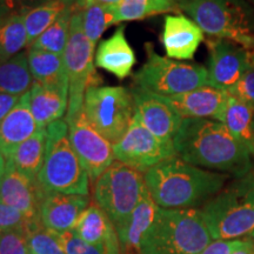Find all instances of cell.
Here are the masks:
<instances>
[{
  "label": "cell",
  "mask_w": 254,
  "mask_h": 254,
  "mask_svg": "<svg viewBox=\"0 0 254 254\" xmlns=\"http://www.w3.org/2000/svg\"><path fill=\"white\" fill-rule=\"evenodd\" d=\"M177 157L196 167L234 176H245L254 166L253 155L213 119L186 118L173 139Z\"/></svg>",
  "instance_id": "6da1fadb"
},
{
  "label": "cell",
  "mask_w": 254,
  "mask_h": 254,
  "mask_svg": "<svg viewBox=\"0 0 254 254\" xmlns=\"http://www.w3.org/2000/svg\"><path fill=\"white\" fill-rule=\"evenodd\" d=\"M228 174L213 172L173 157L144 173L146 187L160 208H198L226 185Z\"/></svg>",
  "instance_id": "7a4b0ae2"
},
{
  "label": "cell",
  "mask_w": 254,
  "mask_h": 254,
  "mask_svg": "<svg viewBox=\"0 0 254 254\" xmlns=\"http://www.w3.org/2000/svg\"><path fill=\"white\" fill-rule=\"evenodd\" d=\"M213 240L241 239L254 234V166L236 178L200 208Z\"/></svg>",
  "instance_id": "3957f363"
},
{
  "label": "cell",
  "mask_w": 254,
  "mask_h": 254,
  "mask_svg": "<svg viewBox=\"0 0 254 254\" xmlns=\"http://www.w3.org/2000/svg\"><path fill=\"white\" fill-rule=\"evenodd\" d=\"M212 240L200 208L159 207L139 254H200Z\"/></svg>",
  "instance_id": "277c9868"
},
{
  "label": "cell",
  "mask_w": 254,
  "mask_h": 254,
  "mask_svg": "<svg viewBox=\"0 0 254 254\" xmlns=\"http://www.w3.org/2000/svg\"><path fill=\"white\" fill-rule=\"evenodd\" d=\"M209 38L254 51V6L246 0H174Z\"/></svg>",
  "instance_id": "5b68a950"
},
{
  "label": "cell",
  "mask_w": 254,
  "mask_h": 254,
  "mask_svg": "<svg viewBox=\"0 0 254 254\" xmlns=\"http://www.w3.org/2000/svg\"><path fill=\"white\" fill-rule=\"evenodd\" d=\"M46 154L38 182L46 192L90 194V177L72 147L68 125L58 120L46 127Z\"/></svg>",
  "instance_id": "8992f818"
},
{
  "label": "cell",
  "mask_w": 254,
  "mask_h": 254,
  "mask_svg": "<svg viewBox=\"0 0 254 254\" xmlns=\"http://www.w3.org/2000/svg\"><path fill=\"white\" fill-rule=\"evenodd\" d=\"M145 50L146 62L133 75L135 87L170 97L208 85V71L205 66L159 56L151 43L146 44Z\"/></svg>",
  "instance_id": "52a82bcc"
},
{
  "label": "cell",
  "mask_w": 254,
  "mask_h": 254,
  "mask_svg": "<svg viewBox=\"0 0 254 254\" xmlns=\"http://www.w3.org/2000/svg\"><path fill=\"white\" fill-rule=\"evenodd\" d=\"M146 189L144 173L114 161L94 183V204L109 215L117 233L123 230Z\"/></svg>",
  "instance_id": "ba28073f"
},
{
  "label": "cell",
  "mask_w": 254,
  "mask_h": 254,
  "mask_svg": "<svg viewBox=\"0 0 254 254\" xmlns=\"http://www.w3.org/2000/svg\"><path fill=\"white\" fill-rule=\"evenodd\" d=\"M95 45L88 40L82 28L81 14L77 8L73 14L68 43L63 58L69 80L68 107L65 122L68 123L82 111L85 93L90 87L100 86L101 77L95 72L93 55Z\"/></svg>",
  "instance_id": "9c48e42d"
},
{
  "label": "cell",
  "mask_w": 254,
  "mask_h": 254,
  "mask_svg": "<svg viewBox=\"0 0 254 254\" xmlns=\"http://www.w3.org/2000/svg\"><path fill=\"white\" fill-rule=\"evenodd\" d=\"M82 110L95 131L114 144L134 118L132 91L123 86L90 87L85 93Z\"/></svg>",
  "instance_id": "30bf717a"
},
{
  "label": "cell",
  "mask_w": 254,
  "mask_h": 254,
  "mask_svg": "<svg viewBox=\"0 0 254 254\" xmlns=\"http://www.w3.org/2000/svg\"><path fill=\"white\" fill-rule=\"evenodd\" d=\"M113 153L117 161L141 173L177 155L173 141L160 140L135 116L125 134L113 144Z\"/></svg>",
  "instance_id": "8fae6325"
},
{
  "label": "cell",
  "mask_w": 254,
  "mask_h": 254,
  "mask_svg": "<svg viewBox=\"0 0 254 254\" xmlns=\"http://www.w3.org/2000/svg\"><path fill=\"white\" fill-rule=\"evenodd\" d=\"M208 85L228 90L254 65V51L220 38H208Z\"/></svg>",
  "instance_id": "7c38bea8"
},
{
  "label": "cell",
  "mask_w": 254,
  "mask_h": 254,
  "mask_svg": "<svg viewBox=\"0 0 254 254\" xmlns=\"http://www.w3.org/2000/svg\"><path fill=\"white\" fill-rule=\"evenodd\" d=\"M68 125V136L72 147L87 171L92 183L103 174L116 161L113 153V144L104 138L88 123L84 110Z\"/></svg>",
  "instance_id": "4fadbf2b"
},
{
  "label": "cell",
  "mask_w": 254,
  "mask_h": 254,
  "mask_svg": "<svg viewBox=\"0 0 254 254\" xmlns=\"http://www.w3.org/2000/svg\"><path fill=\"white\" fill-rule=\"evenodd\" d=\"M134 116L151 133L164 141H173L184 118L165 95L132 88Z\"/></svg>",
  "instance_id": "5bb4252c"
},
{
  "label": "cell",
  "mask_w": 254,
  "mask_h": 254,
  "mask_svg": "<svg viewBox=\"0 0 254 254\" xmlns=\"http://www.w3.org/2000/svg\"><path fill=\"white\" fill-rule=\"evenodd\" d=\"M46 190L38 180L28 178L11 161L6 160V168L0 183V202L17 209L33 224L40 221V206Z\"/></svg>",
  "instance_id": "9a60e30c"
},
{
  "label": "cell",
  "mask_w": 254,
  "mask_h": 254,
  "mask_svg": "<svg viewBox=\"0 0 254 254\" xmlns=\"http://www.w3.org/2000/svg\"><path fill=\"white\" fill-rule=\"evenodd\" d=\"M228 97L227 90L205 85L186 93L170 95L166 99L184 119H213L221 123Z\"/></svg>",
  "instance_id": "2e32d148"
},
{
  "label": "cell",
  "mask_w": 254,
  "mask_h": 254,
  "mask_svg": "<svg viewBox=\"0 0 254 254\" xmlns=\"http://www.w3.org/2000/svg\"><path fill=\"white\" fill-rule=\"evenodd\" d=\"M204 32L184 14H170L164 19L160 41L168 58L190 60L205 40Z\"/></svg>",
  "instance_id": "e0dca14e"
},
{
  "label": "cell",
  "mask_w": 254,
  "mask_h": 254,
  "mask_svg": "<svg viewBox=\"0 0 254 254\" xmlns=\"http://www.w3.org/2000/svg\"><path fill=\"white\" fill-rule=\"evenodd\" d=\"M90 204L88 195L46 192L40 206V221L55 233L73 231Z\"/></svg>",
  "instance_id": "ac0fdd59"
},
{
  "label": "cell",
  "mask_w": 254,
  "mask_h": 254,
  "mask_svg": "<svg viewBox=\"0 0 254 254\" xmlns=\"http://www.w3.org/2000/svg\"><path fill=\"white\" fill-rule=\"evenodd\" d=\"M75 234L104 254H122L119 236L113 222L99 206L90 204L73 228Z\"/></svg>",
  "instance_id": "d6986e66"
},
{
  "label": "cell",
  "mask_w": 254,
  "mask_h": 254,
  "mask_svg": "<svg viewBox=\"0 0 254 254\" xmlns=\"http://www.w3.org/2000/svg\"><path fill=\"white\" fill-rule=\"evenodd\" d=\"M30 106V91L21 95L19 103L0 122V152L5 159L19 145L39 131Z\"/></svg>",
  "instance_id": "ffe728a7"
},
{
  "label": "cell",
  "mask_w": 254,
  "mask_h": 254,
  "mask_svg": "<svg viewBox=\"0 0 254 254\" xmlns=\"http://www.w3.org/2000/svg\"><path fill=\"white\" fill-rule=\"evenodd\" d=\"M95 66L105 69L118 79L131 75L136 64L135 53L126 39L125 26L117 28L112 37L100 41L95 52Z\"/></svg>",
  "instance_id": "44dd1931"
},
{
  "label": "cell",
  "mask_w": 254,
  "mask_h": 254,
  "mask_svg": "<svg viewBox=\"0 0 254 254\" xmlns=\"http://www.w3.org/2000/svg\"><path fill=\"white\" fill-rule=\"evenodd\" d=\"M27 60L30 72L36 82L55 88L68 97L69 80L63 56L30 47Z\"/></svg>",
  "instance_id": "7402d4cb"
},
{
  "label": "cell",
  "mask_w": 254,
  "mask_h": 254,
  "mask_svg": "<svg viewBox=\"0 0 254 254\" xmlns=\"http://www.w3.org/2000/svg\"><path fill=\"white\" fill-rule=\"evenodd\" d=\"M158 209L159 206L155 204L146 187L140 201L132 212L131 217L123 230L118 232L122 254H139L142 237L151 227Z\"/></svg>",
  "instance_id": "603a6c76"
},
{
  "label": "cell",
  "mask_w": 254,
  "mask_h": 254,
  "mask_svg": "<svg viewBox=\"0 0 254 254\" xmlns=\"http://www.w3.org/2000/svg\"><path fill=\"white\" fill-rule=\"evenodd\" d=\"M30 106L38 127L45 129L51 124L66 116L68 97L55 88L34 82L30 90Z\"/></svg>",
  "instance_id": "cb8c5ba5"
},
{
  "label": "cell",
  "mask_w": 254,
  "mask_h": 254,
  "mask_svg": "<svg viewBox=\"0 0 254 254\" xmlns=\"http://www.w3.org/2000/svg\"><path fill=\"white\" fill-rule=\"evenodd\" d=\"M221 123L254 157V106L230 94Z\"/></svg>",
  "instance_id": "d4e9b609"
},
{
  "label": "cell",
  "mask_w": 254,
  "mask_h": 254,
  "mask_svg": "<svg viewBox=\"0 0 254 254\" xmlns=\"http://www.w3.org/2000/svg\"><path fill=\"white\" fill-rule=\"evenodd\" d=\"M77 2L78 0H51L37 7L19 9L23 14L27 31L28 46H31L51 25L55 24L64 12L77 6Z\"/></svg>",
  "instance_id": "484cf974"
},
{
  "label": "cell",
  "mask_w": 254,
  "mask_h": 254,
  "mask_svg": "<svg viewBox=\"0 0 254 254\" xmlns=\"http://www.w3.org/2000/svg\"><path fill=\"white\" fill-rule=\"evenodd\" d=\"M46 128L39 129L13 151L6 160L11 161L20 172L28 178L38 180L46 154Z\"/></svg>",
  "instance_id": "4316f807"
},
{
  "label": "cell",
  "mask_w": 254,
  "mask_h": 254,
  "mask_svg": "<svg viewBox=\"0 0 254 254\" xmlns=\"http://www.w3.org/2000/svg\"><path fill=\"white\" fill-rule=\"evenodd\" d=\"M28 67L27 52H20L8 60H0V93L23 95L34 85Z\"/></svg>",
  "instance_id": "83f0119b"
},
{
  "label": "cell",
  "mask_w": 254,
  "mask_h": 254,
  "mask_svg": "<svg viewBox=\"0 0 254 254\" xmlns=\"http://www.w3.org/2000/svg\"><path fill=\"white\" fill-rule=\"evenodd\" d=\"M28 46L27 31L20 11L0 21V60H8Z\"/></svg>",
  "instance_id": "f1b7e54d"
},
{
  "label": "cell",
  "mask_w": 254,
  "mask_h": 254,
  "mask_svg": "<svg viewBox=\"0 0 254 254\" xmlns=\"http://www.w3.org/2000/svg\"><path fill=\"white\" fill-rule=\"evenodd\" d=\"M80 11L82 28L85 34L91 43L97 45L100 37L107 28L117 25L118 17H117L116 7L104 6L98 4H87L84 6H77Z\"/></svg>",
  "instance_id": "f546056e"
},
{
  "label": "cell",
  "mask_w": 254,
  "mask_h": 254,
  "mask_svg": "<svg viewBox=\"0 0 254 254\" xmlns=\"http://www.w3.org/2000/svg\"><path fill=\"white\" fill-rule=\"evenodd\" d=\"M178 9L174 0H122L116 6L118 23L153 17L157 14L170 13Z\"/></svg>",
  "instance_id": "4dcf8cb0"
},
{
  "label": "cell",
  "mask_w": 254,
  "mask_h": 254,
  "mask_svg": "<svg viewBox=\"0 0 254 254\" xmlns=\"http://www.w3.org/2000/svg\"><path fill=\"white\" fill-rule=\"evenodd\" d=\"M75 9H77V6L64 12L55 24L51 25L30 47L63 56L64 52H65L66 45L68 43L72 18Z\"/></svg>",
  "instance_id": "1f68e13d"
},
{
  "label": "cell",
  "mask_w": 254,
  "mask_h": 254,
  "mask_svg": "<svg viewBox=\"0 0 254 254\" xmlns=\"http://www.w3.org/2000/svg\"><path fill=\"white\" fill-rule=\"evenodd\" d=\"M27 239L30 254H66L57 234L41 222L28 228Z\"/></svg>",
  "instance_id": "d6a6232c"
},
{
  "label": "cell",
  "mask_w": 254,
  "mask_h": 254,
  "mask_svg": "<svg viewBox=\"0 0 254 254\" xmlns=\"http://www.w3.org/2000/svg\"><path fill=\"white\" fill-rule=\"evenodd\" d=\"M0 254H30L26 228L0 232Z\"/></svg>",
  "instance_id": "836d02e7"
},
{
  "label": "cell",
  "mask_w": 254,
  "mask_h": 254,
  "mask_svg": "<svg viewBox=\"0 0 254 254\" xmlns=\"http://www.w3.org/2000/svg\"><path fill=\"white\" fill-rule=\"evenodd\" d=\"M66 254H104L99 249L92 246L75 234L74 231L56 233Z\"/></svg>",
  "instance_id": "e575fe53"
},
{
  "label": "cell",
  "mask_w": 254,
  "mask_h": 254,
  "mask_svg": "<svg viewBox=\"0 0 254 254\" xmlns=\"http://www.w3.org/2000/svg\"><path fill=\"white\" fill-rule=\"evenodd\" d=\"M33 225L37 224L31 222L23 213L0 202V232L14 230V228H26L28 230Z\"/></svg>",
  "instance_id": "d590c367"
},
{
  "label": "cell",
  "mask_w": 254,
  "mask_h": 254,
  "mask_svg": "<svg viewBox=\"0 0 254 254\" xmlns=\"http://www.w3.org/2000/svg\"><path fill=\"white\" fill-rule=\"evenodd\" d=\"M227 91L233 97L254 106V65Z\"/></svg>",
  "instance_id": "8d00e7d4"
},
{
  "label": "cell",
  "mask_w": 254,
  "mask_h": 254,
  "mask_svg": "<svg viewBox=\"0 0 254 254\" xmlns=\"http://www.w3.org/2000/svg\"><path fill=\"white\" fill-rule=\"evenodd\" d=\"M246 239L212 240L200 254H232L245 244Z\"/></svg>",
  "instance_id": "74e56055"
},
{
  "label": "cell",
  "mask_w": 254,
  "mask_h": 254,
  "mask_svg": "<svg viewBox=\"0 0 254 254\" xmlns=\"http://www.w3.org/2000/svg\"><path fill=\"white\" fill-rule=\"evenodd\" d=\"M21 95H13L7 93H0V122L14 109L19 103Z\"/></svg>",
  "instance_id": "f35d334b"
},
{
  "label": "cell",
  "mask_w": 254,
  "mask_h": 254,
  "mask_svg": "<svg viewBox=\"0 0 254 254\" xmlns=\"http://www.w3.org/2000/svg\"><path fill=\"white\" fill-rule=\"evenodd\" d=\"M15 0H0V21L15 12Z\"/></svg>",
  "instance_id": "ab89813d"
},
{
  "label": "cell",
  "mask_w": 254,
  "mask_h": 254,
  "mask_svg": "<svg viewBox=\"0 0 254 254\" xmlns=\"http://www.w3.org/2000/svg\"><path fill=\"white\" fill-rule=\"evenodd\" d=\"M120 2H122V0H78L77 6H84L87 4H98V5L116 7V6H118Z\"/></svg>",
  "instance_id": "60d3db41"
},
{
  "label": "cell",
  "mask_w": 254,
  "mask_h": 254,
  "mask_svg": "<svg viewBox=\"0 0 254 254\" xmlns=\"http://www.w3.org/2000/svg\"><path fill=\"white\" fill-rule=\"evenodd\" d=\"M51 0H15V4L20 6V9H27V8H33L37 6L49 2Z\"/></svg>",
  "instance_id": "b9f144b4"
},
{
  "label": "cell",
  "mask_w": 254,
  "mask_h": 254,
  "mask_svg": "<svg viewBox=\"0 0 254 254\" xmlns=\"http://www.w3.org/2000/svg\"><path fill=\"white\" fill-rule=\"evenodd\" d=\"M232 254H254V239L253 238H247L245 244Z\"/></svg>",
  "instance_id": "7bdbcfd3"
},
{
  "label": "cell",
  "mask_w": 254,
  "mask_h": 254,
  "mask_svg": "<svg viewBox=\"0 0 254 254\" xmlns=\"http://www.w3.org/2000/svg\"><path fill=\"white\" fill-rule=\"evenodd\" d=\"M5 168H6V159L4 155H2L1 152H0V183H1L2 176H4Z\"/></svg>",
  "instance_id": "ee69618b"
},
{
  "label": "cell",
  "mask_w": 254,
  "mask_h": 254,
  "mask_svg": "<svg viewBox=\"0 0 254 254\" xmlns=\"http://www.w3.org/2000/svg\"><path fill=\"white\" fill-rule=\"evenodd\" d=\"M250 1H251V2H252V4H253V6H254V0H250Z\"/></svg>",
  "instance_id": "f6af8a7d"
},
{
  "label": "cell",
  "mask_w": 254,
  "mask_h": 254,
  "mask_svg": "<svg viewBox=\"0 0 254 254\" xmlns=\"http://www.w3.org/2000/svg\"><path fill=\"white\" fill-rule=\"evenodd\" d=\"M252 238H253V239H254V234H253V236H252Z\"/></svg>",
  "instance_id": "bcb514c9"
}]
</instances>
